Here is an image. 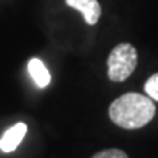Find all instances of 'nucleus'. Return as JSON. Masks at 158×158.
I'll return each mask as SVG.
<instances>
[{
    "label": "nucleus",
    "instance_id": "obj_3",
    "mask_svg": "<svg viewBox=\"0 0 158 158\" xmlns=\"http://www.w3.org/2000/svg\"><path fill=\"white\" fill-rule=\"evenodd\" d=\"M64 2L69 7L81 12L88 25H95L101 16V6L98 0H64Z\"/></svg>",
    "mask_w": 158,
    "mask_h": 158
},
{
    "label": "nucleus",
    "instance_id": "obj_2",
    "mask_svg": "<svg viewBox=\"0 0 158 158\" xmlns=\"http://www.w3.org/2000/svg\"><path fill=\"white\" fill-rule=\"evenodd\" d=\"M138 51L130 43H120L110 51L107 59V75L113 82H123L135 72Z\"/></svg>",
    "mask_w": 158,
    "mask_h": 158
},
{
    "label": "nucleus",
    "instance_id": "obj_5",
    "mask_svg": "<svg viewBox=\"0 0 158 158\" xmlns=\"http://www.w3.org/2000/svg\"><path fill=\"white\" fill-rule=\"evenodd\" d=\"M28 72L31 75V78L34 79V82L37 84V86L40 88H45L47 85L50 84L51 76L48 69L45 68V64L40 59H31L28 62Z\"/></svg>",
    "mask_w": 158,
    "mask_h": 158
},
{
    "label": "nucleus",
    "instance_id": "obj_6",
    "mask_svg": "<svg viewBox=\"0 0 158 158\" xmlns=\"http://www.w3.org/2000/svg\"><path fill=\"white\" fill-rule=\"evenodd\" d=\"M145 92L149 98H152L155 101H158V73H154L152 76H149L147 82H145Z\"/></svg>",
    "mask_w": 158,
    "mask_h": 158
},
{
    "label": "nucleus",
    "instance_id": "obj_1",
    "mask_svg": "<svg viewBox=\"0 0 158 158\" xmlns=\"http://www.w3.org/2000/svg\"><path fill=\"white\" fill-rule=\"evenodd\" d=\"M108 116L114 124L123 129H139L147 126L154 118L155 104L152 100L142 94L127 92L111 102Z\"/></svg>",
    "mask_w": 158,
    "mask_h": 158
},
{
    "label": "nucleus",
    "instance_id": "obj_4",
    "mask_svg": "<svg viewBox=\"0 0 158 158\" xmlns=\"http://www.w3.org/2000/svg\"><path fill=\"white\" fill-rule=\"evenodd\" d=\"M27 132H28V126L25 123L19 122V123L13 124L0 138V149L3 152H12V151H15L19 147V143L22 142V139L25 138Z\"/></svg>",
    "mask_w": 158,
    "mask_h": 158
},
{
    "label": "nucleus",
    "instance_id": "obj_7",
    "mask_svg": "<svg viewBox=\"0 0 158 158\" xmlns=\"http://www.w3.org/2000/svg\"><path fill=\"white\" fill-rule=\"evenodd\" d=\"M91 158H129L127 154L122 151V149H117V148H111V149H102L100 152L94 154Z\"/></svg>",
    "mask_w": 158,
    "mask_h": 158
}]
</instances>
